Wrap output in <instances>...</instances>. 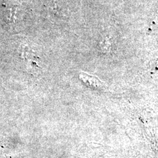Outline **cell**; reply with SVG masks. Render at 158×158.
I'll list each match as a JSON object with an SVG mask.
<instances>
[{"label":"cell","mask_w":158,"mask_h":158,"mask_svg":"<svg viewBox=\"0 0 158 158\" xmlns=\"http://www.w3.org/2000/svg\"><path fill=\"white\" fill-rule=\"evenodd\" d=\"M80 79L87 86L94 89H102L106 85L100 79L94 76L82 72L79 75Z\"/></svg>","instance_id":"1"}]
</instances>
